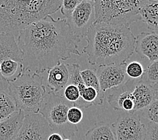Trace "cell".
Masks as SVG:
<instances>
[{"label": "cell", "mask_w": 158, "mask_h": 140, "mask_svg": "<svg viewBox=\"0 0 158 140\" xmlns=\"http://www.w3.org/2000/svg\"><path fill=\"white\" fill-rule=\"evenodd\" d=\"M112 126L116 140H145L147 127L137 112H123Z\"/></svg>", "instance_id": "52a82bcc"}, {"label": "cell", "mask_w": 158, "mask_h": 140, "mask_svg": "<svg viewBox=\"0 0 158 140\" xmlns=\"http://www.w3.org/2000/svg\"><path fill=\"white\" fill-rule=\"evenodd\" d=\"M66 20L71 32L77 38L85 37L95 22V2L82 0Z\"/></svg>", "instance_id": "ba28073f"}, {"label": "cell", "mask_w": 158, "mask_h": 140, "mask_svg": "<svg viewBox=\"0 0 158 140\" xmlns=\"http://www.w3.org/2000/svg\"><path fill=\"white\" fill-rule=\"evenodd\" d=\"M63 140H71L70 139H64Z\"/></svg>", "instance_id": "4dcf8cb0"}, {"label": "cell", "mask_w": 158, "mask_h": 140, "mask_svg": "<svg viewBox=\"0 0 158 140\" xmlns=\"http://www.w3.org/2000/svg\"><path fill=\"white\" fill-rule=\"evenodd\" d=\"M25 114L17 111L0 122V140H14L23 125Z\"/></svg>", "instance_id": "5bb4252c"}, {"label": "cell", "mask_w": 158, "mask_h": 140, "mask_svg": "<svg viewBox=\"0 0 158 140\" xmlns=\"http://www.w3.org/2000/svg\"><path fill=\"white\" fill-rule=\"evenodd\" d=\"M83 117H84V114H83L82 110L76 106L71 107L67 112V119L69 122L76 125L81 121Z\"/></svg>", "instance_id": "484cf974"}, {"label": "cell", "mask_w": 158, "mask_h": 140, "mask_svg": "<svg viewBox=\"0 0 158 140\" xmlns=\"http://www.w3.org/2000/svg\"><path fill=\"white\" fill-rule=\"evenodd\" d=\"M8 82L3 78L0 74V92L6 91L8 88Z\"/></svg>", "instance_id": "83f0119b"}, {"label": "cell", "mask_w": 158, "mask_h": 140, "mask_svg": "<svg viewBox=\"0 0 158 140\" xmlns=\"http://www.w3.org/2000/svg\"><path fill=\"white\" fill-rule=\"evenodd\" d=\"M52 133L47 120L40 113L26 115L20 131L14 140H48Z\"/></svg>", "instance_id": "9c48e42d"}, {"label": "cell", "mask_w": 158, "mask_h": 140, "mask_svg": "<svg viewBox=\"0 0 158 140\" xmlns=\"http://www.w3.org/2000/svg\"><path fill=\"white\" fill-rule=\"evenodd\" d=\"M125 72L129 78L140 79L143 75L145 70L141 63L134 61L127 64Z\"/></svg>", "instance_id": "603a6c76"}, {"label": "cell", "mask_w": 158, "mask_h": 140, "mask_svg": "<svg viewBox=\"0 0 158 140\" xmlns=\"http://www.w3.org/2000/svg\"><path fill=\"white\" fill-rule=\"evenodd\" d=\"M85 39L83 53L92 66L125 65L135 52L136 37L126 26L94 24Z\"/></svg>", "instance_id": "7a4b0ae2"}, {"label": "cell", "mask_w": 158, "mask_h": 140, "mask_svg": "<svg viewBox=\"0 0 158 140\" xmlns=\"http://www.w3.org/2000/svg\"><path fill=\"white\" fill-rule=\"evenodd\" d=\"M80 75L85 85L87 87H92L97 90L100 95L105 96V94L102 92L96 71L94 69H86L81 70Z\"/></svg>", "instance_id": "ffe728a7"}, {"label": "cell", "mask_w": 158, "mask_h": 140, "mask_svg": "<svg viewBox=\"0 0 158 140\" xmlns=\"http://www.w3.org/2000/svg\"><path fill=\"white\" fill-rule=\"evenodd\" d=\"M135 107L134 112H139L145 109L156 99L152 86L141 80V78L133 90Z\"/></svg>", "instance_id": "9a60e30c"}, {"label": "cell", "mask_w": 158, "mask_h": 140, "mask_svg": "<svg viewBox=\"0 0 158 140\" xmlns=\"http://www.w3.org/2000/svg\"><path fill=\"white\" fill-rule=\"evenodd\" d=\"M125 65H107L97 66L94 70L98 78L102 92L105 93L123 84L128 80Z\"/></svg>", "instance_id": "30bf717a"}, {"label": "cell", "mask_w": 158, "mask_h": 140, "mask_svg": "<svg viewBox=\"0 0 158 140\" xmlns=\"http://www.w3.org/2000/svg\"><path fill=\"white\" fill-rule=\"evenodd\" d=\"M141 80L152 86L158 83V60L149 64L143 75Z\"/></svg>", "instance_id": "44dd1931"}, {"label": "cell", "mask_w": 158, "mask_h": 140, "mask_svg": "<svg viewBox=\"0 0 158 140\" xmlns=\"http://www.w3.org/2000/svg\"><path fill=\"white\" fill-rule=\"evenodd\" d=\"M145 140H158V124L149 122L147 127Z\"/></svg>", "instance_id": "4316f807"}, {"label": "cell", "mask_w": 158, "mask_h": 140, "mask_svg": "<svg viewBox=\"0 0 158 140\" xmlns=\"http://www.w3.org/2000/svg\"><path fill=\"white\" fill-rule=\"evenodd\" d=\"M139 112H140L139 115L147 119L149 122L158 124V100L155 99L148 107Z\"/></svg>", "instance_id": "7402d4cb"}, {"label": "cell", "mask_w": 158, "mask_h": 140, "mask_svg": "<svg viewBox=\"0 0 158 140\" xmlns=\"http://www.w3.org/2000/svg\"><path fill=\"white\" fill-rule=\"evenodd\" d=\"M139 14L148 29L158 32V0H143Z\"/></svg>", "instance_id": "2e32d148"}, {"label": "cell", "mask_w": 158, "mask_h": 140, "mask_svg": "<svg viewBox=\"0 0 158 140\" xmlns=\"http://www.w3.org/2000/svg\"><path fill=\"white\" fill-rule=\"evenodd\" d=\"M62 0H0V33L17 38L20 31L61 9Z\"/></svg>", "instance_id": "3957f363"}, {"label": "cell", "mask_w": 158, "mask_h": 140, "mask_svg": "<svg viewBox=\"0 0 158 140\" xmlns=\"http://www.w3.org/2000/svg\"><path fill=\"white\" fill-rule=\"evenodd\" d=\"M73 104L67 100L61 94L47 92L39 113L47 120L53 133L65 139L73 138L78 132L77 125L69 122L67 112Z\"/></svg>", "instance_id": "8992f818"}, {"label": "cell", "mask_w": 158, "mask_h": 140, "mask_svg": "<svg viewBox=\"0 0 158 140\" xmlns=\"http://www.w3.org/2000/svg\"><path fill=\"white\" fill-rule=\"evenodd\" d=\"M80 40L71 32L66 19L48 16L31 24L16 38L24 73L43 74L72 55L81 56Z\"/></svg>", "instance_id": "6da1fadb"}, {"label": "cell", "mask_w": 158, "mask_h": 140, "mask_svg": "<svg viewBox=\"0 0 158 140\" xmlns=\"http://www.w3.org/2000/svg\"><path fill=\"white\" fill-rule=\"evenodd\" d=\"M63 138L61 135L57 133H52L51 134L49 137L48 138V140H63Z\"/></svg>", "instance_id": "f1b7e54d"}, {"label": "cell", "mask_w": 158, "mask_h": 140, "mask_svg": "<svg viewBox=\"0 0 158 140\" xmlns=\"http://www.w3.org/2000/svg\"><path fill=\"white\" fill-rule=\"evenodd\" d=\"M94 2V24L123 25L130 27L132 23L141 20L139 11L143 0H95Z\"/></svg>", "instance_id": "5b68a950"}, {"label": "cell", "mask_w": 158, "mask_h": 140, "mask_svg": "<svg viewBox=\"0 0 158 140\" xmlns=\"http://www.w3.org/2000/svg\"><path fill=\"white\" fill-rule=\"evenodd\" d=\"M85 140H116L113 127L105 122L97 123L86 132Z\"/></svg>", "instance_id": "e0dca14e"}, {"label": "cell", "mask_w": 158, "mask_h": 140, "mask_svg": "<svg viewBox=\"0 0 158 140\" xmlns=\"http://www.w3.org/2000/svg\"><path fill=\"white\" fill-rule=\"evenodd\" d=\"M7 90L16 103L18 111H22L25 115L39 113L47 94L44 77L27 72L9 82Z\"/></svg>", "instance_id": "277c9868"}, {"label": "cell", "mask_w": 158, "mask_h": 140, "mask_svg": "<svg viewBox=\"0 0 158 140\" xmlns=\"http://www.w3.org/2000/svg\"><path fill=\"white\" fill-rule=\"evenodd\" d=\"M62 95L67 100L73 103V106L80 99V90L76 86L71 84H67L63 90Z\"/></svg>", "instance_id": "cb8c5ba5"}, {"label": "cell", "mask_w": 158, "mask_h": 140, "mask_svg": "<svg viewBox=\"0 0 158 140\" xmlns=\"http://www.w3.org/2000/svg\"><path fill=\"white\" fill-rule=\"evenodd\" d=\"M69 64L61 63L48 71L47 85L51 92L55 94L63 92L69 80Z\"/></svg>", "instance_id": "7c38bea8"}, {"label": "cell", "mask_w": 158, "mask_h": 140, "mask_svg": "<svg viewBox=\"0 0 158 140\" xmlns=\"http://www.w3.org/2000/svg\"><path fill=\"white\" fill-rule=\"evenodd\" d=\"M18 111L17 106L8 92H0V122Z\"/></svg>", "instance_id": "d6986e66"}, {"label": "cell", "mask_w": 158, "mask_h": 140, "mask_svg": "<svg viewBox=\"0 0 158 140\" xmlns=\"http://www.w3.org/2000/svg\"><path fill=\"white\" fill-rule=\"evenodd\" d=\"M81 2V0H63L60 10H61V13L65 17V19L73 13Z\"/></svg>", "instance_id": "d4e9b609"}, {"label": "cell", "mask_w": 158, "mask_h": 140, "mask_svg": "<svg viewBox=\"0 0 158 140\" xmlns=\"http://www.w3.org/2000/svg\"><path fill=\"white\" fill-rule=\"evenodd\" d=\"M6 59H12L22 63L23 55L13 35L0 33V64Z\"/></svg>", "instance_id": "4fadbf2b"}, {"label": "cell", "mask_w": 158, "mask_h": 140, "mask_svg": "<svg viewBox=\"0 0 158 140\" xmlns=\"http://www.w3.org/2000/svg\"><path fill=\"white\" fill-rule=\"evenodd\" d=\"M152 88L154 92V94H155V98L156 99L158 100V83L156 84L152 85Z\"/></svg>", "instance_id": "f546056e"}, {"label": "cell", "mask_w": 158, "mask_h": 140, "mask_svg": "<svg viewBox=\"0 0 158 140\" xmlns=\"http://www.w3.org/2000/svg\"><path fill=\"white\" fill-rule=\"evenodd\" d=\"M24 74L22 63L12 59H6L0 64V74L6 80L12 82Z\"/></svg>", "instance_id": "ac0fdd59"}, {"label": "cell", "mask_w": 158, "mask_h": 140, "mask_svg": "<svg viewBox=\"0 0 158 140\" xmlns=\"http://www.w3.org/2000/svg\"><path fill=\"white\" fill-rule=\"evenodd\" d=\"M135 51L151 62L158 60V32H142L136 37Z\"/></svg>", "instance_id": "8fae6325"}]
</instances>
